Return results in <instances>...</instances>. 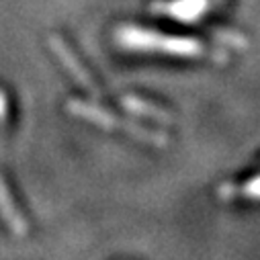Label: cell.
Here are the masks:
<instances>
[{
  "label": "cell",
  "instance_id": "ba28073f",
  "mask_svg": "<svg viewBox=\"0 0 260 260\" xmlns=\"http://www.w3.org/2000/svg\"><path fill=\"white\" fill-rule=\"evenodd\" d=\"M7 117V96L0 92V121Z\"/></svg>",
  "mask_w": 260,
  "mask_h": 260
},
{
  "label": "cell",
  "instance_id": "3957f363",
  "mask_svg": "<svg viewBox=\"0 0 260 260\" xmlns=\"http://www.w3.org/2000/svg\"><path fill=\"white\" fill-rule=\"evenodd\" d=\"M207 7H209L207 0H174V3H156L152 9H154V13H162L172 19L190 23V21H197L199 17H203Z\"/></svg>",
  "mask_w": 260,
  "mask_h": 260
},
{
  "label": "cell",
  "instance_id": "5b68a950",
  "mask_svg": "<svg viewBox=\"0 0 260 260\" xmlns=\"http://www.w3.org/2000/svg\"><path fill=\"white\" fill-rule=\"evenodd\" d=\"M51 41V49L59 55V59L63 61V66H66L68 70H72L74 72V76H76V80L78 82H82L84 86H88V88H92V90H96L94 88V84H92V80L88 78V74L82 70V66H80V63H78V59H76V55L66 47V45H63L61 43V39H57V37H51L49 39Z\"/></svg>",
  "mask_w": 260,
  "mask_h": 260
},
{
  "label": "cell",
  "instance_id": "8992f818",
  "mask_svg": "<svg viewBox=\"0 0 260 260\" xmlns=\"http://www.w3.org/2000/svg\"><path fill=\"white\" fill-rule=\"evenodd\" d=\"M219 197L221 199H234V197H244V199H254L260 201V176L248 180L242 186H232V184H221L219 186Z\"/></svg>",
  "mask_w": 260,
  "mask_h": 260
},
{
  "label": "cell",
  "instance_id": "7a4b0ae2",
  "mask_svg": "<svg viewBox=\"0 0 260 260\" xmlns=\"http://www.w3.org/2000/svg\"><path fill=\"white\" fill-rule=\"evenodd\" d=\"M68 111H72L76 117H82V119H88L92 123H96L99 127H105V129H113V132H123V134H129V136H136V138H142L150 144H158L162 146L164 138L160 134H154V132H148L144 127H138L129 121H123V119H117L115 115L107 113L105 109H99L94 105H88V103H82V101H72L68 103Z\"/></svg>",
  "mask_w": 260,
  "mask_h": 260
},
{
  "label": "cell",
  "instance_id": "52a82bcc",
  "mask_svg": "<svg viewBox=\"0 0 260 260\" xmlns=\"http://www.w3.org/2000/svg\"><path fill=\"white\" fill-rule=\"evenodd\" d=\"M123 105H125L129 111H134V113H138V115H144V117H154V119H160V121H168V119H170L168 113L160 111L158 107H154V105H150V103H146V101H142V99L125 96V99H123Z\"/></svg>",
  "mask_w": 260,
  "mask_h": 260
},
{
  "label": "cell",
  "instance_id": "277c9868",
  "mask_svg": "<svg viewBox=\"0 0 260 260\" xmlns=\"http://www.w3.org/2000/svg\"><path fill=\"white\" fill-rule=\"evenodd\" d=\"M0 217L5 219V223L9 225L11 232H15L19 236L27 234V221H25L23 213L17 209L11 192H9V186L3 178H0Z\"/></svg>",
  "mask_w": 260,
  "mask_h": 260
},
{
  "label": "cell",
  "instance_id": "6da1fadb",
  "mask_svg": "<svg viewBox=\"0 0 260 260\" xmlns=\"http://www.w3.org/2000/svg\"><path fill=\"white\" fill-rule=\"evenodd\" d=\"M115 39L125 49L136 51H160L178 57H201L207 53L205 45L197 39H182V37H166L156 31H148L134 25H123L115 31Z\"/></svg>",
  "mask_w": 260,
  "mask_h": 260
}]
</instances>
